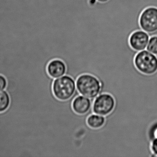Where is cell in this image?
Instances as JSON below:
<instances>
[{
  "mask_svg": "<svg viewBox=\"0 0 157 157\" xmlns=\"http://www.w3.org/2000/svg\"><path fill=\"white\" fill-rule=\"evenodd\" d=\"M150 148L153 157H157V139L153 140L151 142Z\"/></svg>",
  "mask_w": 157,
  "mask_h": 157,
  "instance_id": "obj_12",
  "label": "cell"
},
{
  "mask_svg": "<svg viewBox=\"0 0 157 157\" xmlns=\"http://www.w3.org/2000/svg\"><path fill=\"white\" fill-rule=\"evenodd\" d=\"M10 102V97L7 91H0V113H3L9 108Z\"/></svg>",
  "mask_w": 157,
  "mask_h": 157,
  "instance_id": "obj_10",
  "label": "cell"
},
{
  "mask_svg": "<svg viewBox=\"0 0 157 157\" xmlns=\"http://www.w3.org/2000/svg\"><path fill=\"white\" fill-rule=\"evenodd\" d=\"M115 105V101L113 95L108 93L101 94L94 100L93 113L105 117L112 113Z\"/></svg>",
  "mask_w": 157,
  "mask_h": 157,
  "instance_id": "obj_4",
  "label": "cell"
},
{
  "mask_svg": "<svg viewBox=\"0 0 157 157\" xmlns=\"http://www.w3.org/2000/svg\"><path fill=\"white\" fill-rule=\"evenodd\" d=\"M147 51L157 55V36H152L150 39L147 47Z\"/></svg>",
  "mask_w": 157,
  "mask_h": 157,
  "instance_id": "obj_11",
  "label": "cell"
},
{
  "mask_svg": "<svg viewBox=\"0 0 157 157\" xmlns=\"http://www.w3.org/2000/svg\"><path fill=\"white\" fill-rule=\"evenodd\" d=\"M99 2H101V3H105L109 1V0H97Z\"/></svg>",
  "mask_w": 157,
  "mask_h": 157,
  "instance_id": "obj_14",
  "label": "cell"
},
{
  "mask_svg": "<svg viewBox=\"0 0 157 157\" xmlns=\"http://www.w3.org/2000/svg\"><path fill=\"white\" fill-rule=\"evenodd\" d=\"M140 27L149 33L157 31V8L149 7L143 11L140 17Z\"/></svg>",
  "mask_w": 157,
  "mask_h": 157,
  "instance_id": "obj_5",
  "label": "cell"
},
{
  "mask_svg": "<svg viewBox=\"0 0 157 157\" xmlns=\"http://www.w3.org/2000/svg\"><path fill=\"white\" fill-rule=\"evenodd\" d=\"M94 99H90L81 94H79L74 98L72 106L76 113L79 115L88 114L90 115L93 113L92 111Z\"/></svg>",
  "mask_w": 157,
  "mask_h": 157,
  "instance_id": "obj_6",
  "label": "cell"
},
{
  "mask_svg": "<svg viewBox=\"0 0 157 157\" xmlns=\"http://www.w3.org/2000/svg\"><path fill=\"white\" fill-rule=\"evenodd\" d=\"M136 68L141 73L151 75L157 71V57L148 51L138 52L134 59Z\"/></svg>",
  "mask_w": 157,
  "mask_h": 157,
  "instance_id": "obj_3",
  "label": "cell"
},
{
  "mask_svg": "<svg viewBox=\"0 0 157 157\" xmlns=\"http://www.w3.org/2000/svg\"><path fill=\"white\" fill-rule=\"evenodd\" d=\"M47 71L50 77L57 78L66 74L67 66L65 62L60 59H53L48 63Z\"/></svg>",
  "mask_w": 157,
  "mask_h": 157,
  "instance_id": "obj_8",
  "label": "cell"
},
{
  "mask_svg": "<svg viewBox=\"0 0 157 157\" xmlns=\"http://www.w3.org/2000/svg\"><path fill=\"white\" fill-rule=\"evenodd\" d=\"M52 89L56 98L60 101H67L74 94L77 96L80 94L76 88V81L68 75H65L55 79Z\"/></svg>",
  "mask_w": 157,
  "mask_h": 157,
  "instance_id": "obj_1",
  "label": "cell"
},
{
  "mask_svg": "<svg viewBox=\"0 0 157 157\" xmlns=\"http://www.w3.org/2000/svg\"><path fill=\"white\" fill-rule=\"evenodd\" d=\"M148 41V35L143 31H138L134 32L130 36L129 44L133 50L140 52L146 49Z\"/></svg>",
  "mask_w": 157,
  "mask_h": 157,
  "instance_id": "obj_7",
  "label": "cell"
},
{
  "mask_svg": "<svg viewBox=\"0 0 157 157\" xmlns=\"http://www.w3.org/2000/svg\"><path fill=\"white\" fill-rule=\"evenodd\" d=\"M105 122V117L94 113L89 116L87 119L88 126L94 129L101 128L104 125Z\"/></svg>",
  "mask_w": 157,
  "mask_h": 157,
  "instance_id": "obj_9",
  "label": "cell"
},
{
  "mask_svg": "<svg viewBox=\"0 0 157 157\" xmlns=\"http://www.w3.org/2000/svg\"><path fill=\"white\" fill-rule=\"evenodd\" d=\"M7 80L4 76L0 75V91L6 90L7 86Z\"/></svg>",
  "mask_w": 157,
  "mask_h": 157,
  "instance_id": "obj_13",
  "label": "cell"
},
{
  "mask_svg": "<svg viewBox=\"0 0 157 157\" xmlns=\"http://www.w3.org/2000/svg\"><path fill=\"white\" fill-rule=\"evenodd\" d=\"M76 88L79 93L85 97L94 100L101 92V82L94 75L83 74L76 81Z\"/></svg>",
  "mask_w": 157,
  "mask_h": 157,
  "instance_id": "obj_2",
  "label": "cell"
}]
</instances>
